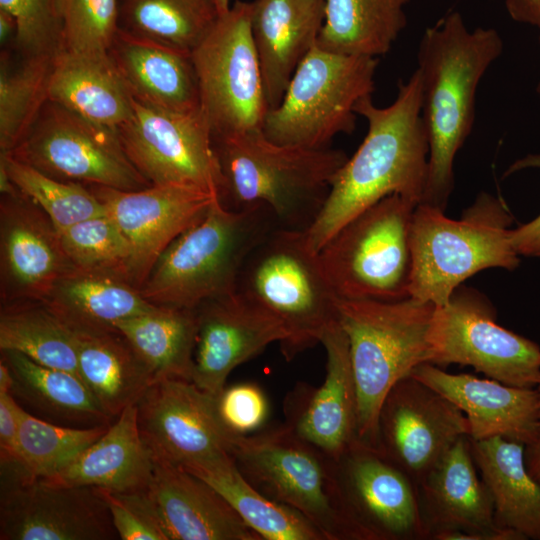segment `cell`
Returning a JSON list of instances; mask_svg holds the SVG:
<instances>
[{
  "label": "cell",
  "instance_id": "cell-1",
  "mask_svg": "<svg viewBox=\"0 0 540 540\" xmlns=\"http://www.w3.org/2000/svg\"><path fill=\"white\" fill-rule=\"evenodd\" d=\"M355 112L367 121L366 136L337 172L323 207L303 231L315 253L342 226L384 197L398 194L419 204L426 188L429 142L418 71L399 82L389 106L378 107L368 96L358 102Z\"/></svg>",
  "mask_w": 540,
  "mask_h": 540
},
{
  "label": "cell",
  "instance_id": "cell-2",
  "mask_svg": "<svg viewBox=\"0 0 540 540\" xmlns=\"http://www.w3.org/2000/svg\"><path fill=\"white\" fill-rule=\"evenodd\" d=\"M502 51L497 30L478 27L470 31L458 11L449 12L422 34L416 70L429 168L420 203L445 210L454 187L455 156L473 128L477 87Z\"/></svg>",
  "mask_w": 540,
  "mask_h": 540
},
{
  "label": "cell",
  "instance_id": "cell-3",
  "mask_svg": "<svg viewBox=\"0 0 540 540\" xmlns=\"http://www.w3.org/2000/svg\"><path fill=\"white\" fill-rule=\"evenodd\" d=\"M223 176L221 203L238 210L268 206L282 228L306 230L329 194L347 155L269 140L262 129L213 140Z\"/></svg>",
  "mask_w": 540,
  "mask_h": 540
},
{
  "label": "cell",
  "instance_id": "cell-4",
  "mask_svg": "<svg viewBox=\"0 0 540 540\" xmlns=\"http://www.w3.org/2000/svg\"><path fill=\"white\" fill-rule=\"evenodd\" d=\"M277 227L275 215L264 204L234 210L216 199L161 254L141 294L156 306L192 309L232 294L250 253Z\"/></svg>",
  "mask_w": 540,
  "mask_h": 540
},
{
  "label": "cell",
  "instance_id": "cell-5",
  "mask_svg": "<svg viewBox=\"0 0 540 540\" xmlns=\"http://www.w3.org/2000/svg\"><path fill=\"white\" fill-rule=\"evenodd\" d=\"M231 456L254 488L301 513L325 540H371L349 507L338 462L287 422L235 436Z\"/></svg>",
  "mask_w": 540,
  "mask_h": 540
},
{
  "label": "cell",
  "instance_id": "cell-6",
  "mask_svg": "<svg viewBox=\"0 0 540 540\" xmlns=\"http://www.w3.org/2000/svg\"><path fill=\"white\" fill-rule=\"evenodd\" d=\"M435 305L412 297L397 301L337 299L357 393V440L379 449L378 419L390 389L430 361L428 334Z\"/></svg>",
  "mask_w": 540,
  "mask_h": 540
},
{
  "label": "cell",
  "instance_id": "cell-7",
  "mask_svg": "<svg viewBox=\"0 0 540 540\" xmlns=\"http://www.w3.org/2000/svg\"><path fill=\"white\" fill-rule=\"evenodd\" d=\"M512 215L487 193L478 196L460 219L419 203L413 212L409 297L441 306L461 283L489 268L516 269L520 256L512 245Z\"/></svg>",
  "mask_w": 540,
  "mask_h": 540
},
{
  "label": "cell",
  "instance_id": "cell-8",
  "mask_svg": "<svg viewBox=\"0 0 540 540\" xmlns=\"http://www.w3.org/2000/svg\"><path fill=\"white\" fill-rule=\"evenodd\" d=\"M303 231L272 230L248 256L236 287L281 321L287 338L280 347L287 360L320 343L338 319V297Z\"/></svg>",
  "mask_w": 540,
  "mask_h": 540
},
{
  "label": "cell",
  "instance_id": "cell-9",
  "mask_svg": "<svg viewBox=\"0 0 540 540\" xmlns=\"http://www.w3.org/2000/svg\"><path fill=\"white\" fill-rule=\"evenodd\" d=\"M377 65V58L333 53L316 44L297 66L281 102L267 111L264 135L278 144L319 149L340 133H352L356 105L374 92Z\"/></svg>",
  "mask_w": 540,
  "mask_h": 540
},
{
  "label": "cell",
  "instance_id": "cell-10",
  "mask_svg": "<svg viewBox=\"0 0 540 540\" xmlns=\"http://www.w3.org/2000/svg\"><path fill=\"white\" fill-rule=\"evenodd\" d=\"M418 204L384 197L342 226L318 256L341 299L397 301L409 297L410 230Z\"/></svg>",
  "mask_w": 540,
  "mask_h": 540
},
{
  "label": "cell",
  "instance_id": "cell-11",
  "mask_svg": "<svg viewBox=\"0 0 540 540\" xmlns=\"http://www.w3.org/2000/svg\"><path fill=\"white\" fill-rule=\"evenodd\" d=\"M250 14L235 1L191 54L213 140L262 129L269 110Z\"/></svg>",
  "mask_w": 540,
  "mask_h": 540
},
{
  "label": "cell",
  "instance_id": "cell-12",
  "mask_svg": "<svg viewBox=\"0 0 540 540\" xmlns=\"http://www.w3.org/2000/svg\"><path fill=\"white\" fill-rule=\"evenodd\" d=\"M428 341L429 363L441 368L471 366L516 387L540 383V346L497 324L493 308L471 289L458 287L446 304L435 306Z\"/></svg>",
  "mask_w": 540,
  "mask_h": 540
},
{
  "label": "cell",
  "instance_id": "cell-13",
  "mask_svg": "<svg viewBox=\"0 0 540 540\" xmlns=\"http://www.w3.org/2000/svg\"><path fill=\"white\" fill-rule=\"evenodd\" d=\"M6 154L62 181L119 190L151 186L126 156L117 129L50 101L22 141Z\"/></svg>",
  "mask_w": 540,
  "mask_h": 540
},
{
  "label": "cell",
  "instance_id": "cell-14",
  "mask_svg": "<svg viewBox=\"0 0 540 540\" xmlns=\"http://www.w3.org/2000/svg\"><path fill=\"white\" fill-rule=\"evenodd\" d=\"M117 132L126 156L151 185L184 186L221 198L223 176L201 107L168 111L133 98L132 115Z\"/></svg>",
  "mask_w": 540,
  "mask_h": 540
},
{
  "label": "cell",
  "instance_id": "cell-15",
  "mask_svg": "<svg viewBox=\"0 0 540 540\" xmlns=\"http://www.w3.org/2000/svg\"><path fill=\"white\" fill-rule=\"evenodd\" d=\"M140 435L155 462L214 469L234 462L233 439L221 422L216 396L192 381H155L137 402Z\"/></svg>",
  "mask_w": 540,
  "mask_h": 540
},
{
  "label": "cell",
  "instance_id": "cell-16",
  "mask_svg": "<svg viewBox=\"0 0 540 540\" xmlns=\"http://www.w3.org/2000/svg\"><path fill=\"white\" fill-rule=\"evenodd\" d=\"M119 538L95 487L45 478L2 476L1 540H111Z\"/></svg>",
  "mask_w": 540,
  "mask_h": 540
},
{
  "label": "cell",
  "instance_id": "cell-17",
  "mask_svg": "<svg viewBox=\"0 0 540 540\" xmlns=\"http://www.w3.org/2000/svg\"><path fill=\"white\" fill-rule=\"evenodd\" d=\"M465 414L432 387L407 376L386 395L379 413V449L418 483L462 437Z\"/></svg>",
  "mask_w": 540,
  "mask_h": 540
},
{
  "label": "cell",
  "instance_id": "cell-18",
  "mask_svg": "<svg viewBox=\"0 0 540 540\" xmlns=\"http://www.w3.org/2000/svg\"><path fill=\"white\" fill-rule=\"evenodd\" d=\"M88 187L127 238L132 253L129 278L139 289L166 248L220 199L176 185H151L139 190Z\"/></svg>",
  "mask_w": 540,
  "mask_h": 540
},
{
  "label": "cell",
  "instance_id": "cell-19",
  "mask_svg": "<svg viewBox=\"0 0 540 540\" xmlns=\"http://www.w3.org/2000/svg\"><path fill=\"white\" fill-rule=\"evenodd\" d=\"M417 488L427 540H522L496 525L493 501L468 436L447 451Z\"/></svg>",
  "mask_w": 540,
  "mask_h": 540
},
{
  "label": "cell",
  "instance_id": "cell-20",
  "mask_svg": "<svg viewBox=\"0 0 540 540\" xmlns=\"http://www.w3.org/2000/svg\"><path fill=\"white\" fill-rule=\"evenodd\" d=\"M73 269L44 211L19 190L1 195V303L43 301Z\"/></svg>",
  "mask_w": 540,
  "mask_h": 540
},
{
  "label": "cell",
  "instance_id": "cell-21",
  "mask_svg": "<svg viewBox=\"0 0 540 540\" xmlns=\"http://www.w3.org/2000/svg\"><path fill=\"white\" fill-rule=\"evenodd\" d=\"M338 466L349 507L371 540H427L417 483L380 449L356 441Z\"/></svg>",
  "mask_w": 540,
  "mask_h": 540
},
{
  "label": "cell",
  "instance_id": "cell-22",
  "mask_svg": "<svg viewBox=\"0 0 540 540\" xmlns=\"http://www.w3.org/2000/svg\"><path fill=\"white\" fill-rule=\"evenodd\" d=\"M197 334L191 381L217 396L229 374L287 332L279 319L237 291L196 308Z\"/></svg>",
  "mask_w": 540,
  "mask_h": 540
},
{
  "label": "cell",
  "instance_id": "cell-23",
  "mask_svg": "<svg viewBox=\"0 0 540 540\" xmlns=\"http://www.w3.org/2000/svg\"><path fill=\"white\" fill-rule=\"evenodd\" d=\"M410 376L435 389L465 414L471 440L502 437L527 446L540 436L537 388L510 386L465 373L451 374L431 363L417 366Z\"/></svg>",
  "mask_w": 540,
  "mask_h": 540
},
{
  "label": "cell",
  "instance_id": "cell-24",
  "mask_svg": "<svg viewBox=\"0 0 540 540\" xmlns=\"http://www.w3.org/2000/svg\"><path fill=\"white\" fill-rule=\"evenodd\" d=\"M144 493L166 540H263L219 492L182 467L155 462Z\"/></svg>",
  "mask_w": 540,
  "mask_h": 540
},
{
  "label": "cell",
  "instance_id": "cell-25",
  "mask_svg": "<svg viewBox=\"0 0 540 540\" xmlns=\"http://www.w3.org/2000/svg\"><path fill=\"white\" fill-rule=\"evenodd\" d=\"M326 376L317 389L300 391L287 423L337 462L357 440V393L349 342L338 319L324 332Z\"/></svg>",
  "mask_w": 540,
  "mask_h": 540
},
{
  "label": "cell",
  "instance_id": "cell-26",
  "mask_svg": "<svg viewBox=\"0 0 540 540\" xmlns=\"http://www.w3.org/2000/svg\"><path fill=\"white\" fill-rule=\"evenodd\" d=\"M251 32L269 109L281 102L299 63L316 45L323 0H253Z\"/></svg>",
  "mask_w": 540,
  "mask_h": 540
},
{
  "label": "cell",
  "instance_id": "cell-27",
  "mask_svg": "<svg viewBox=\"0 0 540 540\" xmlns=\"http://www.w3.org/2000/svg\"><path fill=\"white\" fill-rule=\"evenodd\" d=\"M132 97L177 112L201 107L191 54L137 37L119 28L109 51Z\"/></svg>",
  "mask_w": 540,
  "mask_h": 540
},
{
  "label": "cell",
  "instance_id": "cell-28",
  "mask_svg": "<svg viewBox=\"0 0 540 540\" xmlns=\"http://www.w3.org/2000/svg\"><path fill=\"white\" fill-rule=\"evenodd\" d=\"M154 465L139 432L134 404L124 409L103 435L71 463L45 479L113 492H139L149 485Z\"/></svg>",
  "mask_w": 540,
  "mask_h": 540
},
{
  "label": "cell",
  "instance_id": "cell-29",
  "mask_svg": "<svg viewBox=\"0 0 540 540\" xmlns=\"http://www.w3.org/2000/svg\"><path fill=\"white\" fill-rule=\"evenodd\" d=\"M48 100L101 126L117 129L133 112V97L107 56L59 50L54 57Z\"/></svg>",
  "mask_w": 540,
  "mask_h": 540
},
{
  "label": "cell",
  "instance_id": "cell-30",
  "mask_svg": "<svg viewBox=\"0 0 540 540\" xmlns=\"http://www.w3.org/2000/svg\"><path fill=\"white\" fill-rule=\"evenodd\" d=\"M470 448L490 492L496 525L522 540H540V484L527 470L525 445L493 437L470 439Z\"/></svg>",
  "mask_w": 540,
  "mask_h": 540
},
{
  "label": "cell",
  "instance_id": "cell-31",
  "mask_svg": "<svg viewBox=\"0 0 540 540\" xmlns=\"http://www.w3.org/2000/svg\"><path fill=\"white\" fill-rule=\"evenodd\" d=\"M41 302L75 332L114 330L118 321L156 306L123 277L76 268Z\"/></svg>",
  "mask_w": 540,
  "mask_h": 540
},
{
  "label": "cell",
  "instance_id": "cell-32",
  "mask_svg": "<svg viewBox=\"0 0 540 540\" xmlns=\"http://www.w3.org/2000/svg\"><path fill=\"white\" fill-rule=\"evenodd\" d=\"M76 334L78 376L115 420L137 404L156 381L154 375L117 329Z\"/></svg>",
  "mask_w": 540,
  "mask_h": 540
},
{
  "label": "cell",
  "instance_id": "cell-33",
  "mask_svg": "<svg viewBox=\"0 0 540 540\" xmlns=\"http://www.w3.org/2000/svg\"><path fill=\"white\" fill-rule=\"evenodd\" d=\"M1 360L9 368L16 400L54 423L87 428L114 421L77 374L41 365L16 351H1Z\"/></svg>",
  "mask_w": 540,
  "mask_h": 540
},
{
  "label": "cell",
  "instance_id": "cell-34",
  "mask_svg": "<svg viewBox=\"0 0 540 540\" xmlns=\"http://www.w3.org/2000/svg\"><path fill=\"white\" fill-rule=\"evenodd\" d=\"M317 46L343 55L386 54L407 23L409 0H323Z\"/></svg>",
  "mask_w": 540,
  "mask_h": 540
},
{
  "label": "cell",
  "instance_id": "cell-35",
  "mask_svg": "<svg viewBox=\"0 0 540 540\" xmlns=\"http://www.w3.org/2000/svg\"><path fill=\"white\" fill-rule=\"evenodd\" d=\"M155 380L191 381L197 334L196 309L155 306L114 325Z\"/></svg>",
  "mask_w": 540,
  "mask_h": 540
},
{
  "label": "cell",
  "instance_id": "cell-36",
  "mask_svg": "<svg viewBox=\"0 0 540 540\" xmlns=\"http://www.w3.org/2000/svg\"><path fill=\"white\" fill-rule=\"evenodd\" d=\"M0 349L78 375L77 334L41 301L1 303Z\"/></svg>",
  "mask_w": 540,
  "mask_h": 540
},
{
  "label": "cell",
  "instance_id": "cell-37",
  "mask_svg": "<svg viewBox=\"0 0 540 540\" xmlns=\"http://www.w3.org/2000/svg\"><path fill=\"white\" fill-rule=\"evenodd\" d=\"M187 471L219 492L263 540H325L301 513L269 499L254 488L242 476L235 462L214 469Z\"/></svg>",
  "mask_w": 540,
  "mask_h": 540
},
{
  "label": "cell",
  "instance_id": "cell-38",
  "mask_svg": "<svg viewBox=\"0 0 540 540\" xmlns=\"http://www.w3.org/2000/svg\"><path fill=\"white\" fill-rule=\"evenodd\" d=\"M127 32L188 54L219 18L215 0H124Z\"/></svg>",
  "mask_w": 540,
  "mask_h": 540
},
{
  "label": "cell",
  "instance_id": "cell-39",
  "mask_svg": "<svg viewBox=\"0 0 540 540\" xmlns=\"http://www.w3.org/2000/svg\"><path fill=\"white\" fill-rule=\"evenodd\" d=\"M56 55V54H55ZM55 55H24L0 65V153H10L29 132L48 100Z\"/></svg>",
  "mask_w": 540,
  "mask_h": 540
},
{
  "label": "cell",
  "instance_id": "cell-40",
  "mask_svg": "<svg viewBox=\"0 0 540 540\" xmlns=\"http://www.w3.org/2000/svg\"><path fill=\"white\" fill-rule=\"evenodd\" d=\"M108 427L60 425L23 409L17 437V465L1 472L8 476L51 478L99 439Z\"/></svg>",
  "mask_w": 540,
  "mask_h": 540
},
{
  "label": "cell",
  "instance_id": "cell-41",
  "mask_svg": "<svg viewBox=\"0 0 540 540\" xmlns=\"http://www.w3.org/2000/svg\"><path fill=\"white\" fill-rule=\"evenodd\" d=\"M0 164L16 188L44 211L57 230L106 214L104 205L84 184L52 178L10 154L0 153Z\"/></svg>",
  "mask_w": 540,
  "mask_h": 540
},
{
  "label": "cell",
  "instance_id": "cell-42",
  "mask_svg": "<svg viewBox=\"0 0 540 540\" xmlns=\"http://www.w3.org/2000/svg\"><path fill=\"white\" fill-rule=\"evenodd\" d=\"M57 231L76 269L112 274L130 281V244L107 213Z\"/></svg>",
  "mask_w": 540,
  "mask_h": 540
},
{
  "label": "cell",
  "instance_id": "cell-43",
  "mask_svg": "<svg viewBox=\"0 0 540 540\" xmlns=\"http://www.w3.org/2000/svg\"><path fill=\"white\" fill-rule=\"evenodd\" d=\"M60 50L107 56L118 32V0H56Z\"/></svg>",
  "mask_w": 540,
  "mask_h": 540
},
{
  "label": "cell",
  "instance_id": "cell-44",
  "mask_svg": "<svg viewBox=\"0 0 540 540\" xmlns=\"http://www.w3.org/2000/svg\"><path fill=\"white\" fill-rule=\"evenodd\" d=\"M16 21V45L23 55H55L60 50L56 0H0Z\"/></svg>",
  "mask_w": 540,
  "mask_h": 540
},
{
  "label": "cell",
  "instance_id": "cell-45",
  "mask_svg": "<svg viewBox=\"0 0 540 540\" xmlns=\"http://www.w3.org/2000/svg\"><path fill=\"white\" fill-rule=\"evenodd\" d=\"M216 406L221 422L236 436L258 432L269 412L264 392L253 383L225 386L216 396Z\"/></svg>",
  "mask_w": 540,
  "mask_h": 540
},
{
  "label": "cell",
  "instance_id": "cell-46",
  "mask_svg": "<svg viewBox=\"0 0 540 540\" xmlns=\"http://www.w3.org/2000/svg\"><path fill=\"white\" fill-rule=\"evenodd\" d=\"M104 498L118 537L122 540H166L144 490L121 493L97 488Z\"/></svg>",
  "mask_w": 540,
  "mask_h": 540
},
{
  "label": "cell",
  "instance_id": "cell-47",
  "mask_svg": "<svg viewBox=\"0 0 540 540\" xmlns=\"http://www.w3.org/2000/svg\"><path fill=\"white\" fill-rule=\"evenodd\" d=\"M23 407L10 390L0 391V463L1 470L17 465V437Z\"/></svg>",
  "mask_w": 540,
  "mask_h": 540
},
{
  "label": "cell",
  "instance_id": "cell-48",
  "mask_svg": "<svg viewBox=\"0 0 540 540\" xmlns=\"http://www.w3.org/2000/svg\"><path fill=\"white\" fill-rule=\"evenodd\" d=\"M527 168H540V154H529L512 163L505 176ZM510 238L519 256L540 258V214L511 229Z\"/></svg>",
  "mask_w": 540,
  "mask_h": 540
},
{
  "label": "cell",
  "instance_id": "cell-49",
  "mask_svg": "<svg viewBox=\"0 0 540 540\" xmlns=\"http://www.w3.org/2000/svg\"><path fill=\"white\" fill-rule=\"evenodd\" d=\"M505 5L513 20L540 28V0H506Z\"/></svg>",
  "mask_w": 540,
  "mask_h": 540
},
{
  "label": "cell",
  "instance_id": "cell-50",
  "mask_svg": "<svg viewBox=\"0 0 540 540\" xmlns=\"http://www.w3.org/2000/svg\"><path fill=\"white\" fill-rule=\"evenodd\" d=\"M524 458L529 474L540 484V436L534 443L525 446Z\"/></svg>",
  "mask_w": 540,
  "mask_h": 540
},
{
  "label": "cell",
  "instance_id": "cell-51",
  "mask_svg": "<svg viewBox=\"0 0 540 540\" xmlns=\"http://www.w3.org/2000/svg\"><path fill=\"white\" fill-rule=\"evenodd\" d=\"M17 24L15 19L6 11L0 9V41L6 45L14 40L16 42Z\"/></svg>",
  "mask_w": 540,
  "mask_h": 540
},
{
  "label": "cell",
  "instance_id": "cell-52",
  "mask_svg": "<svg viewBox=\"0 0 540 540\" xmlns=\"http://www.w3.org/2000/svg\"><path fill=\"white\" fill-rule=\"evenodd\" d=\"M215 1H216L219 15L226 13L230 9L232 4L235 2V0H215Z\"/></svg>",
  "mask_w": 540,
  "mask_h": 540
},
{
  "label": "cell",
  "instance_id": "cell-53",
  "mask_svg": "<svg viewBox=\"0 0 540 540\" xmlns=\"http://www.w3.org/2000/svg\"><path fill=\"white\" fill-rule=\"evenodd\" d=\"M537 92H538L539 99H540V82H539L538 87H537Z\"/></svg>",
  "mask_w": 540,
  "mask_h": 540
},
{
  "label": "cell",
  "instance_id": "cell-54",
  "mask_svg": "<svg viewBox=\"0 0 540 540\" xmlns=\"http://www.w3.org/2000/svg\"><path fill=\"white\" fill-rule=\"evenodd\" d=\"M536 388H537V390H538V392H539V395H540V383H539V385H538Z\"/></svg>",
  "mask_w": 540,
  "mask_h": 540
}]
</instances>
